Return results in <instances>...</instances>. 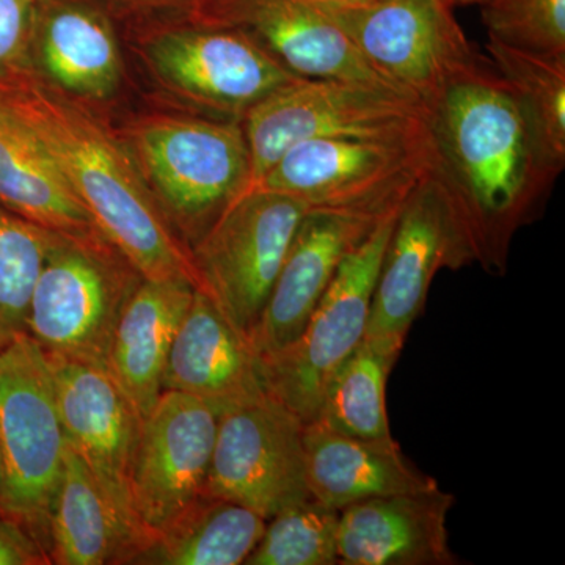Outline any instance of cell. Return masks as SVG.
<instances>
[{
	"label": "cell",
	"mask_w": 565,
	"mask_h": 565,
	"mask_svg": "<svg viewBox=\"0 0 565 565\" xmlns=\"http://www.w3.org/2000/svg\"><path fill=\"white\" fill-rule=\"evenodd\" d=\"M427 110L430 172L462 223L475 264L503 275L515 234L541 217L559 174L493 65L452 85Z\"/></svg>",
	"instance_id": "6da1fadb"
},
{
	"label": "cell",
	"mask_w": 565,
	"mask_h": 565,
	"mask_svg": "<svg viewBox=\"0 0 565 565\" xmlns=\"http://www.w3.org/2000/svg\"><path fill=\"white\" fill-rule=\"evenodd\" d=\"M0 84L96 230L122 258L147 280H189L199 288L191 252L180 243L131 151L76 98L32 71L2 77Z\"/></svg>",
	"instance_id": "7a4b0ae2"
},
{
	"label": "cell",
	"mask_w": 565,
	"mask_h": 565,
	"mask_svg": "<svg viewBox=\"0 0 565 565\" xmlns=\"http://www.w3.org/2000/svg\"><path fill=\"white\" fill-rule=\"evenodd\" d=\"M364 61L405 95L433 106L492 66L445 0H311Z\"/></svg>",
	"instance_id": "3957f363"
},
{
	"label": "cell",
	"mask_w": 565,
	"mask_h": 565,
	"mask_svg": "<svg viewBox=\"0 0 565 565\" xmlns=\"http://www.w3.org/2000/svg\"><path fill=\"white\" fill-rule=\"evenodd\" d=\"M143 277L99 232L58 233L33 288L25 332L50 356L106 367Z\"/></svg>",
	"instance_id": "277c9868"
},
{
	"label": "cell",
	"mask_w": 565,
	"mask_h": 565,
	"mask_svg": "<svg viewBox=\"0 0 565 565\" xmlns=\"http://www.w3.org/2000/svg\"><path fill=\"white\" fill-rule=\"evenodd\" d=\"M427 117L426 106L401 93L360 82L299 77L244 117L250 185L294 145L316 139H416L429 134Z\"/></svg>",
	"instance_id": "5b68a950"
},
{
	"label": "cell",
	"mask_w": 565,
	"mask_h": 565,
	"mask_svg": "<svg viewBox=\"0 0 565 565\" xmlns=\"http://www.w3.org/2000/svg\"><path fill=\"white\" fill-rule=\"evenodd\" d=\"M65 451L50 356L22 333L0 351V512L35 539L47 534Z\"/></svg>",
	"instance_id": "8992f818"
},
{
	"label": "cell",
	"mask_w": 565,
	"mask_h": 565,
	"mask_svg": "<svg viewBox=\"0 0 565 565\" xmlns=\"http://www.w3.org/2000/svg\"><path fill=\"white\" fill-rule=\"evenodd\" d=\"M430 132L416 139H316L294 145L250 185L311 210L386 215L430 172Z\"/></svg>",
	"instance_id": "52a82bcc"
},
{
	"label": "cell",
	"mask_w": 565,
	"mask_h": 565,
	"mask_svg": "<svg viewBox=\"0 0 565 565\" xmlns=\"http://www.w3.org/2000/svg\"><path fill=\"white\" fill-rule=\"evenodd\" d=\"M134 158L162 210L195 239L250 188V151L243 121L159 118L134 134Z\"/></svg>",
	"instance_id": "ba28073f"
},
{
	"label": "cell",
	"mask_w": 565,
	"mask_h": 565,
	"mask_svg": "<svg viewBox=\"0 0 565 565\" xmlns=\"http://www.w3.org/2000/svg\"><path fill=\"white\" fill-rule=\"evenodd\" d=\"M307 211L291 196L248 188L189 248L199 289L247 338Z\"/></svg>",
	"instance_id": "9c48e42d"
},
{
	"label": "cell",
	"mask_w": 565,
	"mask_h": 565,
	"mask_svg": "<svg viewBox=\"0 0 565 565\" xmlns=\"http://www.w3.org/2000/svg\"><path fill=\"white\" fill-rule=\"evenodd\" d=\"M399 211L382 218L344 259L300 337L262 360L267 392L303 424L315 422L327 382L362 343L379 267Z\"/></svg>",
	"instance_id": "30bf717a"
},
{
	"label": "cell",
	"mask_w": 565,
	"mask_h": 565,
	"mask_svg": "<svg viewBox=\"0 0 565 565\" xmlns=\"http://www.w3.org/2000/svg\"><path fill=\"white\" fill-rule=\"evenodd\" d=\"M470 264L475 256L462 223L429 172L397 214L379 267L364 340L399 356L437 274Z\"/></svg>",
	"instance_id": "8fae6325"
},
{
	"label": "cell",
	"mask_w": 565,
	"mask_h": 565,
	"mask_svg": "<svg viewBox=\"0 0 565 565\" xmlns=\"http://www.w3.org/2000/svg\"><path fill=\"white\" fill-rule=\"evenodd\" d=\"M302 419L267 394L218 416L204 493L273 519L308 500Z\"/></svg>",
	"instance_id": "7c38bea8"
},
{
	"label": "cell",
	"mask_w": 565,
	"mask_h": 565,
	"mask_svg": "<svg viewBox=\"0 0 565 565\" xmlns=\"http://www.w3.org/2000/svg\"><path fill=\"white\" fill-rule=\"evenodd\" d=\"M217 426L214 408L178 392H162L141 423L129 497L148 545L203 497Z\"/></svg>",
	"instance_id": "4fadbf2b"
},
{
	"label": "cell",
	"mask_w": 565,
	"mask_h": 565,
	"mask_svg": "<svg viewBox=\"0 0 565 565\" xmlns=\"http://www.w3.org/2000/svg\"><path fill=\"white\" fill-rule=\"evenodd\" d=\"M147 57L167 87L223 120L243 121L270 93L299 79L247 33L200 22L154 36Z\"/></svg>",
	"instance_id": "5bb4252c"
},
{
	"label": "cell",
	"mask_w": 565,
	"mask_h": 565,
	"mask_svg": "<svg viewBox=\"0 0 565 565\" xmlns=\"http://www.w3.org/2000/svg\"><path fill=\"white\" fill-rule=\"evenodd\" d=\"M196 14L200 24L247 33L299 77L360 82L405 95L364 61L311 0H200Z\"/></svg>",
	"instance_id": "9a60e30c"
},
{
	"label": "cell",
	"mask_w": 565,
	"mask_h": 565,
	"mask_svg": "<svg viewBox=\"0 0 565 565\" xmlns=\"http://www.w3.org/2000/svg\"><path fill=\"white\" fill-rule=\"evenodd\" d=\"M386 215L305 212L266 307L248 337L259 359L275 355L300 337L341 264Z\"/></svg>",
	"instance_id": "2e32d148"
},
{
	"label": "cell",
	"mask_w": 565,
	"mask_h": 565,
	"mask_svg": "<svg viewBox=\"0 0 565 565\" xmlns=\"http://www.w3.org/2000/svg\"><path fill=\"white\" fill-rule=\"evenodd\" d=\"M50 360L66 444L140 527L129 497V476L143 419L106 367L57 356Z\"/></svg>",
	"instance_id": "e0dca14e"
},
{
	"label": "cell",
	"mask_w": 565,
	"mask_h": 565,
	"mask_svg": "<svg viewBox=\"0 0 565 565\" xmlns=\"http://www.w3.org/2000/svg\"><path fill=\"white\" fill-rule=\"evenodd\" d=\"M162 390L196 397L218 416L269 394L262 359L250 340L234 329L202 289H195L174 337Z\"/></svg>",
	"instance_id": "ac0fdd59"
},
{
	"label": "cell",
	"mask_w": 565,
	"mask_h": 565,
	"mask_svg": "<svg viewBox=\"0 0 565 565\" xmlns=\"http://www.w3.org/2000/svg\"><path fill=\"white\" fill-rule=\"evenodd\" d=\"M455 497L440 487L348 505L338 522V564L456 565L448 514Z\"/></svg>",
	"instance_id": "d6986e66"
},
{
	"label": "cell",
	"mask_w": 565,
	"mask_h": 565,
	"mask_svg": "<svg viewBox=\"0 0 565 565\" xmlns=\"http://www.w3.org/2000/svg\"><path fill=\"white\" fill-rule=\"evenodd\" d=\"M28 71L71 98H110L122 58L107 14L87 0H39Z\"/></svg>",
	"instance_id": "ffe728a7"
},
{
	"label": "cell",
	"mask_w": 565,
	"mask_h": 565,
	"mask_svg": "<svg viewBox=\"0 0 565 565\" xmlns=\"http://www.w3.org/2000/svg\"><path fill=\"white\" fill-rule=\"evenodd\" d=\"M303 448L310 497L337 511L371 498L438 487L394 438L363 440L313 422L305 424Z\"/></svg>",
	"instance_id": "44dd1931"
},
{
	"label": "cell",
	"mask_w": 565,
	"mask_h": 565,
	"mask_svg": "<svg viewBox=\"0 0 565 565\" xmlns=\"http://www.w3.org/2000/svg\"><path fill=\"white\" fill-rule=\"evenodd\" d=\"M195 289L189 280L143 278L122 310L106 370L141 419L161 397L170 349Z\"/></svg>",
	"instance_id": "7402d4cb"
},
{
	"label": "cell",
	"mask_w": 565,
	"mask_h": 565,
	"mask_svg": "<svg viewBox=\"0 0 565 565\" xmlns=\"http://www.w3.org/2000/svg\"><path fill=\"white\" fill-rule=\"evenodd\" d=\"M47 535L61 565L132 563L148 545L140 527L114 503L88 465L66 444Z\"/></svg>",
	"instance_id": "603a6c76"
},
{
	"label": "cell",
	"mask_w": 565,
	"mask_h": 565,
	"mask_svg": "<svg viewBox=\"0 0 565 565\" xmlns=\"http://www.w3.org/2000/svg\"><path fill=\"white\" fill-rule=\"evenodd\" d=\"M0 204L54 232H98L0 84Z\"/></svg>",
	"instance_id": "cb8c5ba5"
},
{
	"label": "cell",
	"mask_w": 565,
	"mask_h": 565,
	"mask_svg": "<svg viewBox=\"0 0 565 565\" xmlns=\"http://www.w3.org/2000/svg\"><path fill=\"white\" fill-rule=\"evenodd\" d=\"M267 520L252 509L204 493L189 511L152 539L132 563L239 565L263 537Z\"/></svg>",
	"instance_id": "d4e9b609"
},
{
	"label": "cell",
	"mask_w": 565,
	"mask_h": 565,
	"mask_svg": "<svg viewBox=\"0 0 565 565\" xmlns=\"http://www.w3.org/2000/svg\"><path fill=\"white\" fill-rule=\"evenodd\" d=\"M397 359L363 338L327 382L315 422L333 433L363 440L393 438L386 412V381Z\"/></svg>",
	"instance_id": "484cf974"
},
{
	"label": "cell",
	"mask_w": 565,
	"mask_h": 565,
	"mask_svg": "<svg viewBox=\"0 0 565 565\" xmlns=\"http://www.w3.org/2000/svg\"><path fill=\"white\" fill-rule=\"evenodd\" d=\"M494 71L525 111L542 154L557 174L565 166V57L515 50L489 39Z\"/></svg>",
	"instance_id": "4316f807"
},
{
	"label": "cell",
	"mask_w": 565,
	"mask_h": 565,
	"mask_svg": "<svg viewBox=\"0 0 565 565\" xmlns=\"http://www.w3.org/2000/svg\"><path fill=\"white\" fill-rule=\"evenodd\" d=\"M58 233L0 204V351L28 333L33 288Z\"/></svg>",
	"instance_id": "83f0119b"
},
{
	"label": "cell",
	"mask_w": 565,
	"mask_h": 565,
	"mask_svg": "<svg viewBox=\"0 0 565 565\" xmlns=\"http://www.w3.org/2000/svg\"><path fill=\"white\" fill-rule=\"evenodd\" d=\"M338 522L340 511L313 498L289 505L267 520L245 565L338 564Z\"/></svg>",
	"instance_id": "f1b7e54d"
},
{
	"label": "cell",
	"mask_w": 565,
	"mask_h": 565,
	"mask_svg": "<svg viewBox=\"0 0 565 565\" xmlns=\"http://www.w3.org/2000/svg\"><path fill=\"white\" fill-rule=\"evenodd\" d=\"M479 10L489 39L565 57V0H487Z\"/></svg>",
	"instance_id": "f546056e"
},
{
	"label": "cell",
	"mask_w": 565,
	"mask_h": 565,
	"mask_svg": "<svg viewBox=\"0 0 565 565\" xmlns=\"http://www.w3.org/2000/svg\"><path fill=\"white\" fill-rule=\"evenodd\" d=\"M39 0H0V79L31 66V44Z\"/></svg>",
	"instance_id": "4dcf8cb0"
},
{
	"label": "cell",
	"mask_w": 565,
	"mask_h": 565,
	"mask_svg": "<svg viewBox=\"0 0 565 565\" xmlns=\"http://www.w3.org/2000/svg\"><path fill=\"white\" fill-rule=\"evenodd\" d=\"M43 546L24 526L0 512V565L47 564Z\"/></svg>",
	"instance_id": "1f68e13d"
},
{
	"label": "cell",
	"mask_w": 565,
	"mask_h": 565,
	"mask_svg": "<svg viewBox=\"0 0 565 565\" xmlns=\"http://www.w3.org/2000/svg\"><path fill=\"white\" fill-rule=\"evenodd\" d=\"M446 3L457 9V7H481L484 6L487 0H445Z\"/></svg>",
	"instance_id": "d6a6232c"
},
{
	"label": "cell",
	"mask_w": 565,
	"mask_h": 565,
	"mask_svg": "<svg viewBox=\"0 0 565 565\" xmlns=\"http://www.w3.org/2000/svg\"><path fill=\"white\" fill-rule=\"evenodd\" d=\"M2 490H3V460H2V452H0V498H2Z\"/></svg>",
	"instance_id": "836d02e7"
}]
</instances>
